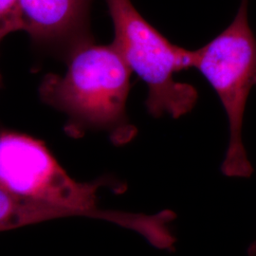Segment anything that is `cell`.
I'll list each match as a JSON object with an SVG mask.
<instances>
[{
    "label": "cell",
    "instance_id": "6da1fadb",
    "mask_svg": "<svg viewBox=\"0 0 256 256\" xmlns=\"http://www.w3.org/2000/svg\"><path fill=\"white\" fill-rule=\"evenodd\" d=\"M66 58V74L45 76L39 95L66 116V134L79 138L86 131H106L117 146L129 142L137 134L126 108L132 72L117 48L92 40Z\"/></svg>",
    "mask_w": 256,
    "mask_h": 256
},
{
    "label": "cell",
    "instance_id": "7a4b0ae2",
    "mask_svg": "<svg viewBox=\"0 0 256 256\" xmlns=\"http://www.w3.org/2000/svg\"><path fill=\"white\" fill-rule=\"evenodd\" d=\"M102 187L119 192L126 189L124 183L110 176L78 182L58 164L43 142L14 131L0 132V188L21 198L64 207L75 216L133 228L135 214L98 208L97 192Z\"/></svg>",
    "mask_w": 256,
    "mask_h": 256
},
{
    "label": "cell",
    "instance_id": "3957f363",
    "mask_svg": "<svg viewBox=\"0 0 256 256\" xmlns=\"http://www.w3.org/2000/svg\"><path fill=\"white\" fill-rule=\"evenodd\" d=\"M114 26V41L132 72L146 82V108L155 118L178 119L198 101L191 84L174 81V74L194 68V50L176 46L151 26L131 0H106Z\"/></svg>",
    "mask_w": 256,
    "mask_h": 256
},
{
    "label": "cell",
    "instance_id": "277c9868",
    "mask_svg": "<svg viewBox=\"0 0 256 256\" xmlns=\"http://www.w3.org/2000/svg\"><path fill=\"white\" fill-rule=\"evenodd\" d=\"M248 0H241L229 27L194 50V68L209 81L227 113L229 147L221 170L236 178L254 173L241 136L248 97L256 86V39L248 24Z\"/></svg>",
    "mask_w": 256,
    "mask_h": 256
},
{
    "label": "cell",
    "instance_id": "5b68a950",
    "mask_svg": "<svg viewBox=\"0 0 256 256\" xmlns=\"http://www.w3.org/2000/svg\"><path fill=\"white\" fill-rule=\"evenodd\" d=\"M92 0H19L21 30L38 45L54 46L64 57L76 46L92 41Z\"/></svg>",
    "mask_w": 256,
    "mask_h": 256
},
{
    "label": "cell",
    "instance_id": "8992f818",
    "mask_svg": "<svg viewBox=\"0 0 256 256\" xmlns=\"http://www.w3.org/2000/svg\"><path fill=\"white\" fill-rule=\"evenodd\" d=\"M70 216L75 214L64 207L21 198L0 188V232Z\"/></svg>",
    "mask_w": 256,
    "mask_h": 256
},
{
    "label": "cell",
    "instance_id": "52a82bcc",
    "mask_svg": "<svg viewBox=\"0 0 256 256\" xmlns=\"http://www.w3.org/2000/svg\"><path fill=\"white\" fill-rule=\"evenodd\" d=\"M21 30L19 0H0V44L10 34Z\"/></svg>",
    "mask_w": 256,
    "mask_h": 256
},
{
    "label": "cell",
    "instance_id": "ba28073f",
    "mask_svg": "<svg viewBox=\"0 0 256 256\" xmlns=\"http://www.w3.org/2000/svg\"><path fill=\"white\" fill-rule=\"evenodd\" d=\"M248 254L250 256H256V241L248 248Z\"/></svg>",
    "mask_w": 256,
    "mask_h": 256
},
{
    "label": "cell",
    "instance_id": "9c48e42d",
    "mask_svg": "<svg viewBox=\"0 0 256 256\" xmlns=\"http://www.w3.org/2000/svg\"><path fill=\"white\" fill-rule=\"evenodd\" d=\"M1 84H2V78H1V75H0V88H1Z\"/></svg>",
    "mask_w": 256,
    "mask_h": 256
}]
</instances>
